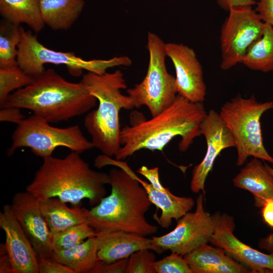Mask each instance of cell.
Listing matches in <instances>:
<instances>
[{
    "label": "cell",
    "instance_id": "4dcf8cb0",
    "mask_svg": "<svg viewBox=\"0 0 273 273\" xmlns=\"http://www.w3.org/2000/svg\"><path fill=\"white\" fill-rule=\"evenodd\" d=\"M128 258L106 263L98 260L90 273H125Z\"/></svg>",
    "mask_w": 273,
    "mask_h": 273
},
{
    "label": "cell",
    "instance_id": "d6a6232c",
    "mask_svg": "<svg viewBox=\"0 0 273 273\" xmlns=\"http://www.w3.org/2000/svg\"><path fill=\"white\" fill-rule=\"evenodd\" d=\"M255 9L261 20L273 27V0H258Z\"/></svg>",
    "mask_w": 273,
    "mask_h": 273
},
{
    "label": "cell",
    "instance_id": "8fae6325",
    "mask_svg": "<svg viewBox=\"0 0 273 273\" xmlns=\"http://www.w3.org/2000/svg\"><path fill=\"white\" fill-rule=\"evenodd\" d=\"M204 195L197 198L195 211L188 212L178 219L173 230L152 238L154 244L163 252L170 250L184 256L209 242L221 214L219 212L211 214L205 210Z\"/></svg>",
    "mask_w": 273,
    "mask_h": 273
},
{
    "label": "cell",
    "instance_id": "4316f807",
    "mask_svg": "<svg viewBox=\"0 0 273 273\" xmlns=\"http://www.w3.org/2000/svg\"><path fill=\"white\" fill-rule=\"evenodd\" d=\"M33 78L25 73L18 64L0 67V107L3 108L13 90L30 84Z\"/></svg>",
    "mask_w": 273,
    "mask_h": 273
},
{
    "label": "cell",
    "instance_id": "30bf717a",
    "mask_svg": "<svg viewBox=\"0 0 273 273\" xmlns=\"http://www.w3.org/2000/svg\"><path fill=\"white\" fill-rule=\"evenodd\" d=\"M220 30V68L228 70L242 60L249 48L262 35L265 23L252 6L231 8Z\"/></svg>",
    "mask_w": 273,
    "mask_h": 273
},
{
    "label": "cell",
    "instance_id": "74e56055",
    "mask_svg": "<svg viewBox=\"0 0 273 273\" xmlns=\"http://www.w3.org/2000/svg\"><path fill=\"white\" fill-rule=\"evenodd\" d=\"M0 272L14 273L13 267L4 244H1Z\"/></svg>",
    "mask_w": 273,
    "mask_h": 273
},
{
    "label": "cell",
    "instance_id": "9a60e30c",
    "mask_svg": "<svg viewBox=\"0 0 273 273\" xmlns=\"http://www.w3.org/2000/svg\"><path fill=\"white\" fill-rule=\"evenodd\" d=\"M201 134L205 138L207 150L201 162L195 166L190 183L195 193H205V183L216 158L227 148L235 147L234 139L219 113L210 110L200 125Z\"/></svg>",
    "mask_w": 273,
    "mask_h": 273
},
{
    "label": "cell",
    "instance_id": "d6986e66",
    "mask_svg": "<svg viewBox=\"0 0 273 273\" xmlns=\"http://www.w3.org/2000/svg\"><path fill=\"white\" fill-rule=\"evenodd\" d=\"M193 273H245L251 271L221 248L205 244L184 256Z\"/></svg>",
    "mask_w": 273,
    "mask_h": 273
},
{
    "label": "cell",
    "instance_id": "9c48e42d",
    "mask_svg": "<svg viewBox=\"0 0 273 273\" xmlns=\"http://www.w3.org/2000/svg\"><path fill=\"white\" fill-rule=\"evenodd\" d=\"M49 123L34 114L24 119L13 133L8 155H12L21 147L29 148L34 154L42 158L52 156L58 147H64L80 154L94 148L78 125L59 128Z\"/></svg>",
    "mask_w": 273,
    "mask_h": 273
},
{
    "label": "cell",
    "instance_id": "83f0119b",
    "mask_svg": "<svg viewBox=\"0 0 273 273\" xmlns=\"http://www.w3.org/2000/svg\"><path fill=\"white\" fill-rule=\"evenodd\" d=\"M96 236V231L87 222L74 225L52 235L54 252L71 248Z\"/></svg>",
    "mask_w": 273,
    "mask_h": 273
},
{
    "label": "cell",
    "instance_id": "ac0fdd59",
    "mask_svg": "<svg viewBox=\"0 0 273 273\" xmlns=\"http://www.w3.org/2000/svg\"><path fill=\"white\" fill-rule=\"evenodd\" d=\"M99 239L98 260L106 263L128 258L133 253L149 249L158 253L162 251L154 244L152 238L135 234L115 231L97 234Z\"/></svg>",
    "mask_w": 273,
    "mask_h": 273
},
{
    "label": "cell",
    "instance_id": "e0dca14e",
    "mask_svg": "<svg viewBox=\"0 0 273 273\" xmlns=\"http://www.w3.org/2000/svg\"><path fill=\"white\" fill-rule=\"evenodd\" d=\"M104 162L106 166H115L124 170L140 183L146 190L151 203L161 211L160 217L155 214L153 217L163 228H168L173 219H179L189 212L195 205V201L192 197L175 196L167 188L163 190L155 189L151 184L142 180L136 175L126 162L114 159L111 157H106Z\"/></svg>",
    "mask_w": 273,
    "mask_h": 273
},
{
    "label": "cell",
    "instance_id": "7c38bea8",
    "mask_svg": "<svg viewBox=\"0 0 273 273\" xmlns=\"http://www.w3.org/2000/svg\"><path fill=\"white\" fill-rule=\"evenodd\" d=\"M12 211L39 258H53L52 235L42 212L39 200L26 191L15 194Z\"/></svg>",
    "mask_w": 273,
    "mask_h": 273
},
{
    "label": "cell",
    "instance_id": "4fadbf2b",
    "mask_svg": "<svg viewBox=\"0 0 273 273\" xmlns=\"http://www.w3.org/2000/svg\"><path fill=\"white\" fill-rule=\"evenodd\" d=\"M166 55L175 71L177 95L194 103L205 100L206 86L202 66L194 50L182 43H165Z\"/></svg>",
    "mask_w": 273,
    "mask_h": 273
},
{
    "label": "cell",
    "instance_id": "3957f363",
    "mask_svg": "<svg viewBox=\"0 0 273 273\" xmlns=\"http://www.w3.org/2000/svg\"><path fill=\"white\" fill-rule=\"evenodd\" d=\"M97 101L80 81L69 82L48 69L33 77L31 84L11 94L3 107L28 109L49 123H57L88 112Z\"/></svg>",
    "mask_w": 273,
    "mask_h": 273
},
{
    "label": "cell",
    "instance_id": "7a4b0ae2",
    "mask_svg": "<svg viewBox=\"0 0 273 273\" xmlns=\"http://www.w3.org/2000/svg\"><path fill=\"white\" fill-rule=\"evenodd\" d=\"M110 183L109 173L92 169L80 153L72 151L62 158H43L26 191L39 200L57 198L75 207L87 199L94 206L105 196Z\"/></svg>",
    "mask_w": 273,
    "mask_h": 273
},
{
    "label": "cell",
    "instance_id": "5bb4252c",
    "mask_svg": "<svg viewBox=\"0 0 273 273\" xmlns=\"http://www.w3.org/2000/svg\"><path fill=\"white\" fill-rule=\"evenodd\" d=\"M234 229L233 218L221 214L209 242L223 249L251 272H273V253L261 252L241 242L234 235Z\"/></svg>",
    "mask_w": 273,
    "mask_h": 273
},
{
    "label": "cell",
    "instance_id": "f546056e",
    "mask_svg": "<svg viewBox=\"0 0 273 273\" xmlns=\"http://www.w3.org/2000/svg\"><path fill=\"white\" fill-rule=\"evenodd\" d=\"M184 256L174 252L155 261L152 267L155 273H193Z\"/></svg>",
    "mask_w": 273,
    "mask_h": 273
},
{
    "label": "cell",
    "instance_id": "52a82bcc",
    "mask_svg": "<svg viewBox=\"0 0 273 273\" xmlns=\"http://www.w3.org/2000/svg\"><path fill=\"white\" fill-rule=\"evenodd\" d=\"M165 43L157 34L148 32L149 61L146 75L140 83L126 91L134 108L146 106L152 117L170 106L177 96L175 77L166 68Z\"/></svg>",
    "mask_w": 273,
    "mask_h": 273
},
{
    "label": "cell",
    "instance_id": "7402d4cb",
    "mask_svg": "<svg viewBox=\"0 0 273 273\" xmlns=\"http://www.w3.org/2000/svg\"><path fill=\"white\" fill-rule=\"evenodd\" d=\"M45 25L54 30H67L76 21L85 5L84 0H39Z\"/></svg>",
    "mask_w": 273,
    "mask_h": 273
},
{
    "label": "cell",
    "instance_id": "1f68e13d",
    "mask_svg": "<svg viewBox=\"0 0 273 273\" xmlns=\"http://www.w3.org/2000/svg\"><path fill=\"white\" fill-rule=\"evenodd\" d=\"M39 273H74L68 266L53 258H38Z\"/></svg>",
    "mask_w": 273,
    "mask_h": 273
},
{
    "label": "cell",
    "instance_id": "d590c367",
    "mask_svg": "<svg viewBox=\"0 0 273 273\" xmlns=\"http://www.w3.org/2000/svg\"><path fill=\"white\" fill-rule=\"evenodd\" d=\"M218 5L223 10L229 11L233 7L253 6L256 5L254 0H216Z\"/></svg>",
    "mask_w": 273,
    "mask_h": 273
},
{
    "label": "cell",
    "instance_id": "ba28073f",
    "mask_svg": "<svg viewBox=\"0 0 273 273\" xmlns=\"http://www.w3.org/2000/svg\"><path fill=\"white\" fill-rule=\"evenodd\" d=\"M17 63L33 78L42 73L46 64L65 65L70 74L79 76L83 70L102 74L111 67L128 65L126 57H115L109 60H84L73 52H63L48 48L37 39L31 31L21 28V39L18 47Z\"/></svg>",
    "mask_w": 273,
    "mask_h": 273
},
{
    "label": "cell",
    "instance_id": "6da1fadb",
    "mask_svg": "<svg viewBox=\"0 0 273 273\" xmlns=\"http://www.w3.org/2000/svg\"><path fill=\"white\" fill-rule=\"evenodd\" d=\"M207 115L203 103L192 102L177 95L170 106L151 119L121 128V147L114 157L122 160L143 149L162 151L178 136L181 138L179 150L185 152L201 135L200 125Z\"/></svg>",
    "mask_w": 273,
    "mask_h": 273
},
{
    "label": "cell",
    "instance_id": "ffe728a7",
    "mask_svg": "<svg viewBox=\"0 0 273 273\" xmlns=\"http://www.w3.org/2000/svg\"><path fill=\"white\" fill-rule=\"evenodd\" d=\"M261 161L254 158L233 180L236 187L253 195L254 205L257 207H261L267 199L273 198V176Z\"/></svg>",
    "mask_w": 273,
    "mask_h": 273
},
{
    "label": "cell",
    "instance_id": "5b68a950",
    "mask_svg": "<svg viewBox=\"0 0 273 273\" xmlns=\"http://www.w3.org/2000/svg\"><path fill=\"white\" fill-rule=\"evenodd\" d=\"M80 82L99 101L97 109L88 113L84 120L91 142L102 154L115 156L121 147L119 112L134 108L130 97L121 92L127 87L123 74L119 70L102 74L87 72Z\"/></svg>",
    "mask_w": 273,
    "mask_h": 273
},
{
    "label": "cell",
    "instance_id": "44dd1931",
    "mask_svg": "<svg viewBox=\"0 0 273 273\" xmlns=\"http://www.w3.org/2000/svg\"><path fill=\"white\" fill-rule=\"evenodd\" d=\"M40 208L52 233L54 235L69 228L87 223L88 209L75 206L69 207L57 198L39 200Z\"/></svg>",
    "mask_w": 273,
    "mask_h": 273
},
{
    "label": "cell",
    "instance_id": "484cf974",
    "mask_svg": "<svg viewBox=\"0 0 273 273\" xmlns=\"http://www.w3.org/2000/svg\"><path fill=\"white\" fill-rule=\"evenodd\" d=\"M21 28L4 20L0 24V67L18 64V47L21 39Z\"/></svg>",
    "mask_w": 273,
    "mask_h": 273
},
{
    "label": "cell",
    "instance_id": "ab89813d",
    "mask_svg": "<svg viewBox=\"0 0 273 273\" xmlns=\"http://www.w3.org/2000/svg\"><path fill=\"white\" fill-rule=\"evenodd\" d=\"M265 164V165L266 167V168L267 169V170H268V171L271 174V175L273 176V168H272L271 167H270L269 165H268V164H267L266 163H264Z\"/></svg>",
    "mask_w": 273,
    "mask_h": 273
},
{
    "label": "cell",
    "instance_id": "603a6c76",
    "mask_svg": "<svg viewBox=\"0 0 273 273\" xmlns=\"http://www.w3.org/2000/svg\"><path fill=\"white\" fill-rule=\"evenodd\" d=\"M99 247V239L96 236L71 248L54 251L53 258L74 273H88L98 261Z\"/></svg>",
    "mask_w": 273,
    "mask_h": 273
},
{
    "label": "cell",
    "instance_id": "277c9868",
    "mask_svg": "<svg viewBox=\"0 0 273 273\" xmlns=\"http://www.w3.org/2000/svg\"><path fill=\"white\" fill-rule=\"evenodd\" d=\"M109 175L111 193L88 210L87 223L97 234L122 231L147 237L156 233L157 226L145 216L152 203L145 189L120 168L111 169Z\"/></svg>",
    "mask_w": 273,
    "mask_h": 273
},
{
    "label": "cell",
    "instance_id": "d4e9b609",
    "mask_svg": "<svg viewBox=\"0 0 273 273\" xmlns=\"http://www.w3.org/2000/svg\"><path fill=\"white\" fill-rule=\"evenodd\" d=\"M241 63L263 72L273 71V27L265 23L261 36L248 49Z\"/></svg>",
    "mask_w": 273,
    "mask_h": 273
},
{
    "label": "cell",
    "instance_id": "836d02e7",
    "mask_svg": "<svg viewBox=\"0 0 273 273\" xmlns=\"http://www.w3.org/2000/svg\"><path fill=\"white\" fill-rule=\"evenodd\" d=\"M137 171L147 178L155 189L163 190L166 188L162 185L160 180L158 167L149 168L143 165L139 168Z\"/></svg>",
    "mask_w": 273,
    "mask_h": 273
},
{
    "label": "cell",
    "instance_id": "f1b7e54d",
    "mask_svg": "<svg viewBox=\"0 0 273 273\" xmlns=\"http://www.w3.org/2000/svg\"><path fill=\"white\" fill-rule=\"evenodd\" d=\"M156 256L149 249H142L132 253L128 258L125 273H155L152 263Z\"/></svg>",
    "mask_w": 273,
    "mask_h": 273
},
{
    "label": "cell",
    "instance_id": "cb8c5ba5",
    "mask_svg": "<svg viewBox=\"0 0 273 273\" xmlns=\"http://www.w3.org/2000/svg\"><path fill=\"white\" fill-rule=\"evenodd\" d=\"M0 14L15 24H25L35 32L44 27L39 0H0Z\"/></svg>",
    "mask_w": 273,
    "mask_h": 273
},
{
    "label": "cell",
    "instance_id": "f35d334b",
    "mask_svg": "<svg viewBox=\"0 0 273 273\" xmlns=\"http://www.w3.org/2000/svg\"><path fill=\"white\" fill-rule=\"evenodd\" d=\"M258 246L261 249L273 253V233L266 237L261 239L259 240Z\"/></svg>",
    "mask_w": 273,
    "mask_h": 273
},
{
    "label": "cell",
    "instance_id": "8992f818",
    "mask_svg": "<svg viewBox=\"0 0 273 273\" xmlns=\"http://www.w3.org/2000/svg\"><path fill=\"white\" fill-rule=\"evenodd\" d=\"M272 109L273 101L258 102L254 96L240 95L221 106L219 113L234 139L237 166L244 164L250 156L273 164V157L263 144L260 125L262 114Z\"/></svg>",
    "mask_w": 273,
    "mask_h": 273
},
{
    "label": "cell",
    "instance_id": "2e32d148",
    "mask_svg": "<svg viewBox=\"0 0 273 273\" xmlns=\"http://www.w3.org/2000/svg\"><path fill=\"white\" fill-rule=\"evenodd\" d=\"M0 228L5 234L4 244L14 273H39L37 255L11 205H5L0 212Z\"/></svg>",
    "mask_w": 273,
    "mask_h": 273
},
{
    "label": "cell",
    "instance_id": "8d00e7d4",
    "mask_svg": "<svg viewBox=\"0 0 273 273\" xmlns=\"http://www.w3.org/2000/svg\"><path fill=\"white\" fill-rule=\"evenodd\" d=\"M261 207V215L264 222L273 228V198L267 199Z\"/></svg>",
    "mask_w": 273,
    "mask_h": 273
},
{
    "label": "cell",
    "instance_id": "e575fe53",
    "mask_svg": "<svg viewBox=\"0 0 273 273\" xmlns=\"http://www.w3.org/2000/svg\"><path fill=\"white\" fill-rule=\"evenodd\" d=\"M23 119V115L20 108L14 107L1 108L0 121L2 122H12L18 125Z\"/></svg>",
    "mask_w": 273,
    "mask_h": 273
}]
</instances>
